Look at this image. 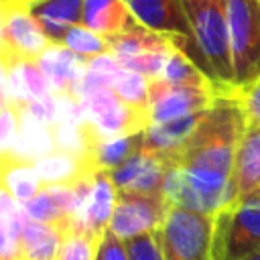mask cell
Instances as JSON below:
<instances>
[{"instance_id":"obj_14","label":"cell","mask_w":260,"mask_h":260,"mask_svg":"<svg viewBox=\"0 0 260 260\" xmlns=\"http://www.w3.org/2000/svg\"><path fill=\"white\" fill-rule=\"evenodd\" d=\"M37 63L45 73L53 93H71V89L87 69V59L55 43L47 47V51L39 57Z\"/></svg>"},{"instance_id":"obj_2","label":"cell","mask_w":260,"mask_h":260,"mask_svg":"<svg viewBox=\"0 0 260 260\" xmlns=\"http://www.w3.org/2000/svg\"><path fill=\"white\" fill-rule=\"evenodd\" d=\"M260 254V191L232 199L213 213L211 260H250Z\"/></svg>"},{"instance_id":"obj_25","label":"cell","mask_w":260,"mask_h":260,"mask_svg":"<svg viewBox=\"0 0 260 260\" xmlns=\"http://www.w3.org/2000/svg\"><path fill=\"white\" fill-rule=\"evenodd\" d=\"M156 79H160V81H165V83H171V85L203 87V89H215V91H219V93H230V91L217 89V87L209 81V77H207L183 51H179L177 47L171 51V55H169V59H167V63H165V67H162V71H160V75H158Z\"/></svg>"},{"instance_id":"obj_32","label":"cell","mask_w":260,"mask_h":260,"mask_svg":"<svg viewBox=\"0 0 260 260\" xmlns=\"http://www.w3.org/2000/svg\"><path fill=\"white\" fill-rule=\"evenodd\" d=\"M244 100V110H246V118L248 122L260 124V79L250 85L246 91L240 93Z\"/></svg>"},{"instance_id":"obj_34","label":"cell","mask_w":260,"mask_h":260,"mask_svg":"<svg viewBox=\"0 0 260 260\" xmlns=\"http://www.w3.org/2000/svg\"><path fill=\"white\" fill-rule=\"evenodd\" d=\"M250 260H260V254H256V256H252Z\"/></svg>"},{"instance_id":"obj_37","label":"cell","mask_w":260,"mask_h":260,"mask_svg":"<svg viewBox=\"0 0 260 260\" xmlns=\"http://www.w3.org/2000/svg\"><path fill=\"white\" fill-rule=\"evenodd\" d=\"M98 260H100V258H98Z\"/></svg>"},{"instance_id":"obj_15","label":"cell","mask_w":260,"mask_h":260,"mask_svg":"<svg viewBox=\"0 0 260 260\" xmlns=\"http://www.w3.org/2000/svg\"><path fill=\"white\" fill-rule=\"evenodd\" d=\"M26 6L43 32L55 45H61L71 26L81 24L83 0H32Z\"/></svg>"},{"instance_id":"obj_28","label":"cell","mask_w":260,"mask_h":260,"mask_svg":"<svg viewBox=\"0 0 260 260\" xmlns=\"http://www.w3.org/2000/svg\"><path fill=\"white\" fill-rule=\"evenodd\" d=\"M98 250H100L98 238H93L91 234L73 232L65 236L57 260H98Z\"/></svg>"},{"instance_id":"obj_6","label":"cell","mask_w":260,"mask_h":260,"mask_svg":"<svg viewBox=\"0 0 260 260\" xmlns=\"http://www.w3.org/2000/svg\"><path fill=\"white\" fill-rule=\"evenodd\" d=\"M83 118L95 128L100 138L144 132L150 126L148 110H136L122 102L112 87H102L85 95L81 102Z\"/></svg>"},{"instance_id":"obj_10","label":"cell","mask_w":260,"mask_h":260,"mask_svg":"<svg viewBox=\"0 0 260 260\" xmlns=\"http://www.w3.org/2000/svg\"><path fill=\"white\" fill-rule=\"evenodd\" d=\"M169 167H171V160L165 154L142 146L128 160H124L120 167L108 173L118 191L162 195V183Z\"/></svg>"},{"instance_id":"obj_8","label":"cell","mask_w":260,"mask_h":260,"mask_svg":"<svg viewBox=\"0 0 260 260\" xmlns=\"http://www.w3.org/2000/svg\"><path fill=\"white\" fill-rule=\"evenodd\" d=\"M49 45V37L32 18L28 6L18 0H6L2 16L0 59L39 61V57L47 51Z\"/></svg>"},{"instance_id":"obj_17","label":"cell","mask_w":260,"mask_h":260,"mask_svg":"<svg viewBox=\"0 0 260 260\" xmlns=\"http://www.w3.org/2000/svg\"><path fill=\"white\" fill-rule=\"evenodd\" d=\"M65 234L45 221H32L26 217L18 244V260H57Z\"/></svg>"},{"instance_id":"obj_29","label":"cell","mask_w":260,"mask_h":260,"mask_svg":"<svg viewBox=\"0 0 260 260\" xmlns=\"http://www.w3.org/2000/svg\"><path fill=\"white\" fill-rule=\"evenodd\" d=\"M156 232L140 234L136 238L126 240V248H128L130 260H162L160 242H158V234Z\"/></svg>"},{"instance_id":"obj_16","label":"cell","mask_w":260,"mask_h":260,"mask_svg":"<svg viewBox=\"0 0 260 260\" xmlns=\"http://www.w3.org/2000/svg\"><path fill=\"white\" fill-rule=\"evenodd\" d=\"M81 24L110 39L114 35L136 28L140 22L132 16L124 0H83Z\"/></svg>"},{"instance_id":"obj_1","label":"cell","mask_w":260,"mask_h":260,"mask_svg":"<svg viewBox=\"0 0 260 260\" xmlns=\"http://www.w3.org/2000/svg\"><path fill=\"white\" fill-rule=\"evenodd\" d=\"M246 124L242 95L238 91L219 93L203 112L187 142L173 154H165L171 167L185 171L211 215L234 199L232 169Z\"/></svg>"},{"instance_id":"obj_23","label":"cell","mask_w":260,"mask_h":260,"mask_svg":"<svg viewBox=\"0 0 260 260\" xmlns=\"http://www.w3.org/2000/svg\"><path fill=\"white\" fill-rule=\"evenodd\" d=\"M32 165H35V171L39 173L43 185H73V183L93 175L85 169V165L81 160H77L75 156L61 152V150H53L51 154L39 158Z\"/></svg>"},{"instance_id":"obj_18","label":"cell","mask_w":260,"mask_h":260,"mask_svg":"<svg viewBox=\"0 0 260 260\" xmlns=\"http://www.w3.org/2000/svg\"><path fill=\"white\" fill-rule=\"evenodd\" d=\"M16 112H18V136L8 152L28 162H37L39 158L51 154L55 150L53 128L37 122L24 110L16 108Z\"/></svg>"},{"instance_id":"obj_4","label":"cell","mask_w":260,"mask_h":260,"mask_svg":"<svg viewBox=\"0 0 260 260\" xmlns=\"http://www.w3.org/2000/svg\"><path fill=\"white\" fill-rule=\"evenodd\" d=\"M234 85L238 93L260 79V0H225Z\"/></svg>"},{"instance_id":"obj_26","label":"cell","mask_w":260,"mask_h":260,"mask_svg":"<svg viewBox=\"0 0 260 260\" xmlns=\"http://www.w3.org/2000/svg\"><path fill=\"white\" fill-rule=\"evenodd\" d=\"M61 45L67 47L69 51H73L75 55L87 59V61L93 59V57H98V55L110 53V43H108V39L102 37V35H98V32H93V30H89V28L83 26V24L71 26V28L65 32Z\"/></svg>"},{"instance_id":"obj_5","label":"cell","mask_w":260,"mask_h":260,"mask_svg":"<svg viewBox=\"0 0 260 260\" xmlns=\"http://www.w3.org/2000/svg\"><path fill=\"white\" fill-rule=\"evenodd\" d=\"M158 242L162 260H211L213 215L169 207Z\"/></svg>"},{"instance_id":"obj_21","label":"cell","mask_w":260,"mask_h":260,"mask_svg":"<svg viewBox=\"0 0 260 260\" xmlns=\"http://www.w3.org/2000/svg\"><path fill=\"white\" fill-rule=\"evenodd\" d=\"M110 43V53L118 57V61L142 55V53H150V51H169L173 49V41L167 35L154 32L142 24H138L132 30L114 35L108 39Z\"/></svg>"},{"instance_id":"obj_7","label":"cell","mask_w":260,"mask_h":260,"mask_svg":"<svg viewBox=\"0 0 260 260\" xmlns=\"http://www.w3.org/2000/svg\"><path fill=\"white\" fill-rule=\"evenodd\" d=\"M169 207L171 205L165 201L162 195L118 191L108 230L124 242L130 238H136L140 234L156 232V230H160Z\"/></svg>"},{"instance_id":"obj_22","label":"cell","mask_w":260,"mask_h":260,"mask_svg":"<svg viewBox=\"0 0 260 260\" xmlns=\"http://www.w3.org/2000/svg\"><path fill=\"white\" fill-rule=\"evenodd\" d=\"M26 215L22 205L0 185V260H18V244Z\"/></svg>"},{"instance_id":"obj_20","label":"cell","mask_w":260,"mask_h":260,"mask_svg":"<svg viewBox=\"0 0 260 260\" xmlns=\"http://www.w3.org/2000/svg\"><path fill=\"white\" fill-rule=\"evenodd\" d=\"M203 112L187 114L183 118H175V120L160 122V124H150L144 130V146L150 148V150H156L160 154H167V156L173 154L193 134V130L197 128Z\"/></svg>"},{"instance_id":"obj_33","label":"cell","mask_w":260,"mask_h":260,"mask_svg":"<svg viewBox=\"0 0 260 260\" xmlns=\"http://www.w3.org/2000/svg\"><path fill=\"white\" fill-rule=\"evenodd\" d=\"M187 2H205V0H183V4H187Z\"/></svg>"},{"instance_id":"obj_30","label":"cell","mask_w":260,"mask_h":260,"mask_svg":"<svg viewBox=\"0 0 260 260\" xmlns=\"http://www.w3.org/2000/svg\"><path fill=\"white\" fill-rule=\"evenodd\" d=\"M18 136V112L14 106L6 104L0 112V154L8 152Z\"/></svg>"},{"instance_id":"obj_36","label":"cell","mask_w":260,"mask_h":260,"mask_svg":"<svg viewBox=\"0 0 260 260\" xmlns=\"http://www.w3.org/2000/svg\"><path fill=\"white\" fill-rule=\"evenodd\" d=\"M0 2H4V0H0Z\"/></svg>"},{"instance_id":"obj_12","label":"cell","mask_w":260,"mask_h":260,"mask_svg":"<svg viewBox=\"0 0 260 260\" xmlns=\"http://www.w3.org/2000/svg\"><path fill=\"white\" fill-rule=\"evenodd\" d=\"M234 199L260 191V124L248 122L232 169Z\"/></svg>"},{"instance_id":"obj_19","label":"cell","mask_w":260,"mask_h":260,"mask_svg":"<svg viewBox=\"0 0 260 260\" xmlns=\"http://www.w3.org/2000/svg\"><path fill=\"white\" fill-rule=\"evenodd\" d=\"M0 185L18 203L32 199L43 187L41 177L35 171V165L14 156L12 152L0 154Z\"/></svg>"},{"instance_id":"obj_27","label":"cell","mask_w":260,"mask_h":260,"mask_svg":"<svg viewBox=\"0 0 260 260\" xmlns=\"http://www.w3.org/2000/svg\"><path fill=\"white\" fill-rule=\"evenodd\" d=\"M112 89L128 106L136 110H148V77L124 67L114 79Z\"/></svg>"},{"instance_id":"obj_31","label":"cell","mask_w":260,"mask_h":260,"mask_svg":"<svg viewBox=\"0 0 260 260\" xmlns=\"http://www.w3.org/2000/svg\"><path fill=\"white\" fill-rule=\"evenodd\" d=\"M98 258H100V260H130L126 242L120 240V238H116L110 230H106V234H104L102 240H100Z\"/></svg>"},{"instance_id":"obj_9","label":"cell","mask_w":260,"mask_h":260,"mask_svg":"<svg viewBox=\"0 0 260 260\" xmlns=\"http://www.w3.org/2000/svg\"><path fill=\"white\" fill-rule=\"evenodd\" d=\"M232 93V91H230ZM219 95L215 89L171 85L160 79H148V114L150 124L169 122L187 114L203 112Z\"/></svg>"},{"instance_id":"obj_13","label":"cell","mask_w":260,"mask_h":260,"mask_svg":"<svg viewBox=\"0 0 260 260\" xmlns=\"http://www.w3.org/2000/svg\"><path fill=\"white\" fill-rule=\"evenodd\" d=\"M116 195L118 189L110 179L108 171H98L91 177V187L85 199V209L81 215V223H79V232L83 234H91L93 238L102 240V236L106 234L112 213H114V205H116Z\"/></svg>"},{"instance_id":"obj_11","label":"cell","mask_w":260,"mask_h":260,"mask_svg":"<svg viewBox=\"0 0 260 260\" xmlns=\"http://www.w3.org/2000/svg\"><path fill=\"white\" fill-rule=\"evenodd\" d=\"M124 4L142 26L154 32L195 39L183 0H124Z\"/></svg>"},{"instance_id":"obj_24","label":"cell","mask_w":260,"mask_h":260,"mask_svg":"<svg viewBox=\"0 0 260 260\" xmlns=\"http://www.w3.org/2000/svg\"><path fill=\"white\" fill-rule=\"evenodd\" d=\"M144 146V132L122 134L112 138H100L93 156H91V171H114L124 160H128L136 150Z\"/></svg>"},{"instance_id":"obj_35","label":"cell","mask_w":260,"mask_h":260,"mask_svg":"<svg viewBox=\"0 0 260 260\" xmlns=\"http://www.w3.org/2000/svg\"><path fill=\"white\" fill-rule=\"evenodd\" d=\"M18 2H24V4H28V2H32V0H18Z\"/></svg>"},{"instance_id":"obj_3","label":"cell","mask_w":260,"mask_h":260,"mask_svg":"<svg viewBox=\"0 0 260 260\" xmlns=\"http://www.w3.org/2000/svg\"><path fill=\"white\" fill-rule=\"evenodd\" d=\"M193 37L203 53L213 81L225 91H238L234 85V65L230 47V28L225 16V0H205L185 4Z\"/></svg>"}]
</instances>
